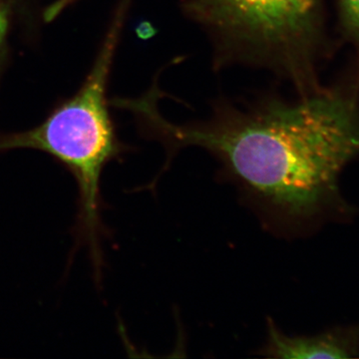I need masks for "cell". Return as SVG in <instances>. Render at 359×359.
I'll list each match as a JSON object with an SVG mask.
<instances>
[{
  "label": "cell",
  "mask_w": 359,
  "mask_h": 359,
  "mask_svg": "<svg viewBox=\"0 0 359 359\" xmlns=\"http://www.w3.org/2000/svg\"><path fill=\"white\" fill-rule=\"evenodd\" d=\"M122 18L120 11L93 69L76 95L36 128L0 137V152L20 148L40 150L62 163L74 176L79 193L78 233L88 245L97 271L102 264L101 175L120 152L105 92Z\"/></svg>",
  "instance_id": "cell-2"
},
{
  "label": "cell",
  "mask_w": 359,
  "mask_h": 359,
  "mask_svg": "<svg viewBox=\"0 0 359 359\" xmlns=\"http://www.w3.org/2000/svg\"><path fill=\"white\" fill-rule=\"evenodd\" d=\"M344 6L351 22L359 28V0H344Z\"/></svg>",
  "instance_id": "cell-6"
},
{
  "label": "cell",
  "mask_w": 359,
  "mask_h": 359,
  "mask_svg": "<svg viewBox=\"0 0 359 359\" xmlns=\"http://www.w3.org/2000/svg\"><path fill=\"white\" fill-rule=\"evenodd\" d=\"M75 1H76V0H56L51 6L47 7L46 11H45V20L48 22V21L55 20L59 14L65 11L66 7L69 6L70 4H72L73 2Z\"/></svg>",
  "instance_id": "cell-5"
},
{
  "label": "cell",
  "mask_w": 359,
  "mask_h": 359,
  "mask_svg": "<svg viewBox=\"0 0 359 359\" xmlns=\"http://www.w3.org/2000/svg\"><path fill=\"white\" fill-rule=\"evenodd\" d=\"M136 112L170 147L211 152L250 197L278 218L318 211L359 153L358 113L335 96L271 103L193 125L167 121L153 96L141 99Z\"/></svg>",
  "instance_id": "cell-1"
},
{
  "label": "cell",
  "mask_w": 359,
  "mask_h": 359,
  "mask_svg": "<svg viewBox=\"0 0 359 359\" xmlns=\"http://www.w3.org/2000/svg\"><path fill=\"white\" fill-rule=\"evenodd\" d=\"M261 353L264 358L280 359L348 358L351 349L332 334L289 337L269 320L268 340Z\"/></svg>",
  "instance_id": "cell-4"
},
{
  "label": "cell",
  "mask_w": 359,
  "mask_h": 359,
  "mask_svg": "<svg viewBox=\"0 0 359 359\" xmlns=\"http://www.w3.org/2000/svg\"><path fill=\"white\" fill-rule=\"evenodd\" d=\"M318 0H199L210 25L259 51H289L306 33Z\"/></svg>",
  "instance_id": "cell-3"
},
{
  "label": "cell",
  "mask_w": 359,
  "mask_h": 359,
  "mask_svg": "<svg viewBox=\"0 0 359 359\" xmlns=\"http://www.w3.org/2000/svg\"><path fill=\"white\" fill-rule=\"evenodd\" d=\"M7 26H8V22H7L6 11L0 4V49H1L2 44H4V39H6Z\"/></svg>",
  "instance_id": "cell-7"
}]
</instances>
